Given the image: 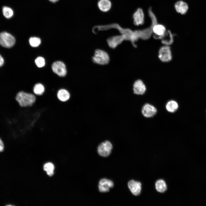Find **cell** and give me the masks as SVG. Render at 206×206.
<instances>
[{"label":"cell","instance_id":"603a6c76","mask_svg":"<svg viewBox=\"0 0 206 206\" xmlns=\"http://www.w3.org/2000/svg\"><path fill=\"white\" fill-rule=\"evenodd\" d=\"M4 148V144L2 140L0 138V152L2 151Z\"/></svg>","mask_w":206,"mask_h":206},{"label":"cell","instance_id":"3957f363","mask_svg":"<svg viewBox=\"0 0 206 206\" xmlns=\"http://www.w3.org/2000/svg\"><path fill=\"white\" fill-rule=\"evenodd\" d=\"M14 37L9 33L6 32H1L0 34V44L3 46L10 48L15 43Z\"/></svg>","mask_w":206,"mask_h":206},{"label":"cell","instance_id":"4fadbf2b","mask_svg":"<svg viewBox=\"0 0 206 206\" xmlns=\"http://www.w3.org/2000/svg\"><path fill=\"white\" fill-rule=\"evenodd\" d=\"M175 8L177 12L182 14L186 13L188 9V5L182 1L177 2L175 5Z\"/></svg>","mask_w":206,"mask_h":206},{"label":"cell","instance_id":"9c48e42d","mask_svg":"<svg viewBox=\"0 0 206 206\" xmlns=\"http://www.w3.org/2000/svg\"><path fill=\"white\" fill-rule=\"evenodd\" d=\"M128 185L129 189L133 195L138 196L140 194L142 190V184L140 182L132 180L128 182Z\"/></svg>","mask_w":206,"mask_h":206},{"label":"cell","instance_id":"44dd1931","mask_svg":"<svg viewBox=\"0 0 206 206\" xmlns=\"http://www.w3.org/2000/svg\"><path fill=\"white\" fill-rule=\"evenodd\" d=\"M30 45L33 47H37L41 43V40L40 38L37 37H31L29 40Z\"/></svg>","mask_w":206,"mask_h":206},{"label":"cell","instance_id":"7a4b0ae2","mask_svg":"<svg viewBox=\"0 0 206 206\" xmlns=\"http://www.w3.org/2000/svg\"><path fill=\"white\" fill-rule=\"evenodd\" d=\"M92 60L96 64L105 65L109 63L110 57L108 54L105 51L100 49H97L94 51Z\"/></svg>","mask_w":206,"mask_h":206},{"label":"cell","instance_id":"ac0fdd59","mask_svg":"<svg viewBox=\"0 0 206 206\" xmlns=\"http://www.w3.org/2000/svg\"><path fill=\"white\" fill-rule=\"evenodd\" d=\"M154 32L159 36L163 35L165 31V27L161 25H157L154 26L153 28Z\"/></svg>","mask_w":206,"mask_h":206},{"label":"cell","instance_id":"7c38bea8","mask_svg":"<svg viewBox=\"0 0 206 206\" xmlns=\"http://www.w3.org/2000/svg\"><path fill=\"white\" fill-rule=\"evenodd\" d=\"M134 22L136 25L142 24L144 23V15L142 10L139 9L134 13L133 15Z\"/></svg>","mask_w":206,"mask_h":206},{"label":"cell","instance_id":"5b68a950","mask_svg":"<svg viewBox=\"0 0 206 206\" xmlns=\"http://www.w3.org/2000/svg\"><path fill=\"white\" fill-rule=\"evenodd\" d=\"M159 58L163 62H167L172 59V54L170 48L164 46L160 48L159 53Z\"/></svg>","mask_w":206,"mask_h":206},{"label":"cell","instance_id":"e0dca14e","mask_svg":"<svg viewBox=\"0 0 206 206\" xmlns=\"http://www.w3.org/2000/svg\"><path fill=\"white\" fill-rule=\"evenodd\" d=\"M45 88L40 83L36 84L33 88L34 93L37 95H41L44 93Z\"/></svg>","mask_w":206,"mask_h":206},{"label":"cell","instance_id":"ba28073f","mask_svg":"<svg viewBox=\"0 0 206 206\" xmlns=\"http://www.w3.org/2000/svg\"><path fill=\"white\" fill-rule=\"evenodd\" d=\"M114 186V184L112 181L106 179H102L99 182V191L102 193L107 192Z\"/></svg>","mask_w":206,"mask_h":206},{"label":"cell","instance_id":"7402d4cb","mask_svg":"<svg viewBox=\"0 0 206 206\" xmlns=\"http://www.w3.org/2000/svg\"><path fill=\"white\" fill-rule=\"evenodd\" d=\"M35 62L36 65L39 68L43 67L45 64L44 59L41 57L37 58L35 60Z\"/></svg>","mask_w":206,"mask_h":206},{"label":"cell","instance_id":"6da1fadb","mask_svg":"<svg viewBox=\"0 0 206 206\" xmlns=\"http://www.w3.org/2000/svg\"><path fill=\"white\" fill-rule=\"evenodd\" d=\"M15 100L20 106L26 107L32 106L35 102L36 98L31 93L20 91L17 94Z\"/></svg>","mask_w":206,"mask_h":206},{"label":"cell","instance_id":"277c9868","mask_svg":"<svg viewBox=\"0 0 206 206\" xmlns=\"http://www.w3.org/2000/svg\"><path fill=\"white\" fill-rule=\"evenodd\" d=\"M112 148V143L109 141L106 140L99 145L97 148V151L100 156L107 157L111 154Z\"/></svg>","mask_w":206,"mask_h":206},{"label":"cell","instance_id":"d6986e66","mask_svg":"<svg viewBox=\"0 0 206 206\" xmlns=\"http://www.w3.org/2000/svg\"><path fill=\"white\" fill-rule=\"evenodd\" d=\"M2 11L4 16L7 18H11L13 15V11L9 7L7 6L3 7Z\"/></svg>","mask_w":206,"mask_h":206},{"label":"cell","instance_id":"52a82bcc","mask_svg":"<svg viewBox=\"0 0 206 206\" xmlns=\"http://www.w3.org/2000/svg\"><path fill=\"white\" fill-rule=\"evenodd\" d=\"M141 112L144 117L149 118L154 116L157 113V110L154 106L147 103L143 106Z\"/></svg>","mask_w":206,"mask_h":206},{"label":"cell","instance_id":"8fae6325","mask_svg":"<svg viewBox=\"0 0 206 206\" xmlns=\"http://www.w3.org/2000/svg\"><path fill=\"white\" fill-rule=\"evenodd\" d=\"M97 5L100 11L106 12L110 9L112 4L110 0H99L98 2Z\"/></svg>","mask_w":206,"mask_h":206},{"label":"cell","instance_id":"30bf717a","mask_svg":"<svg viewBox=\"0 0 206 206\" xmlns=\"http://www.w3.org/2000/svg\"><path fill=\"white\" fill-rule=\"evenodd\" d=\"M133 89L134 94L142 95L145 92L146 88L143 82L141 80H138L136 81L134 83Z\"/></svg>","mask_w":206,"mask_h":206},{"label":"cell","instance_id":"ffe728a7","mask_svg":"<svg viewBox=\"0 0 206 206\" xmlns=\"http://www.w3.org/2000/svg\"><path fill=\"white\" fill-rule=\"evenodd\" d=\"M44 169L48 175L51 176L54 174V166L52 163H47L44 165Z\"/></svg>","mask_w":206,"mask_h":206},{"label":"cell","instance_id":"d4e9b609","mask_svg":"<svg viewBox=\"0 0 206 206\" xmlns=\"http://www.w3.org/2000/svg\"><path fill=\"white\" fill-rule=\"evenodd\" d=\"M50 1L53 3H55L57 2L58 0H49Z\"/></svg>","mask_w":206,"mask_h":206},{"label":"cell","instance_id":"8992f818","mask_svg":"<svg viewBox=\"0 0 206 206\" xmlns=\"http://www.w3.org/2000/svg\"><path fill=\"white\" fill-rule=\"evenodd\" d=\"M53 71L59 76L64 77L66 74V66L62 62L58 61L54 62L52 66Z\"/></svg>","mask_w":206,"mask_h":206},{"label":"cell","instance_id":"9a60e30c","mask_svg":"<svg viewBox=\"0 0 206 206\" xmlns=\"http://www.w3.org/2000/svg\"><path fill=\"white\" fill-rule=\"evenodd\" d=\"M57 97L59 100L65 102L69 99L70 94L67 90L64 89H61L58 92Z\"/></svg>","mask_w":206,"mask_h":206},{"label":"cell","instance_id":"2e32d148","mask_svg":"<svg viewBox=\"0 0 206 206\" xmlns=\"http://www.w3.org/2000/svg\"><path fill=\"white\" fill-rule=\"evenodd\" d=\"M156 190L159 192L163 193L167 189V184L164 180L159 179L155 183Z\"/></svg>","mask_w":206,"mask_h":206},{"label":"cell","instance_id":"5bb4252c","mask_svg":"<svg viewBox=\"0 0 206 206\" xmlns=\"http://www.w3.org/2000/svg\"><path fill=\"white\" fill-rule=\"evenodd\" d=\"M165 108L168 112L174 113L178 109L179 104L176 101L171 100L167 102L166 104Z\"/></svg>","mask_w":206,"mask_h":206},{"label":"cell","instance_id":"cb8c5ba5","mask_svg":"<svg viewBox=\"0 0 206 206\" xmlns=\"http://www.w3.org/2000/svg\"><path fill=\"white\" fill-rule=\"evenodd\" d=\"M4 60L3 57L0 55V67L3 64Z\"/></svg>","mask_w":206,"mask_h":206}]
</instances>
